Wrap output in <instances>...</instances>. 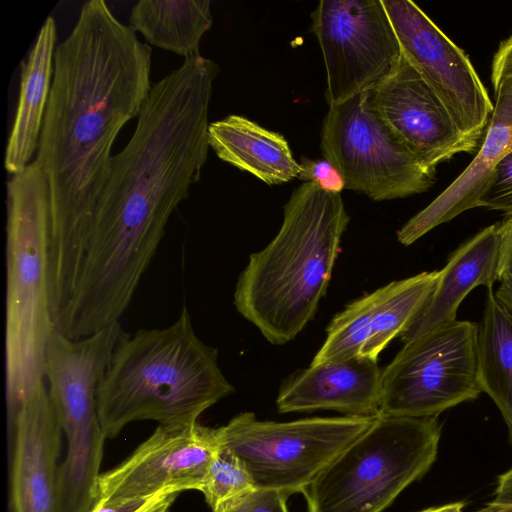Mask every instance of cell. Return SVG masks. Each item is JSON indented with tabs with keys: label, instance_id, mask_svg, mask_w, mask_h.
I'll use <instances>...</instances> for the list:
<instances>
[{
	"label": "cell",
	"instance_id": "484cf974",
	"mask_svg": "<svg viewBox=\"0 0 512 512\" xmlns=\"http://www.w3.org/2000/svg\"><path fill=\"white\" fill-rule=\"evenodd\" d=\"M286 494L269 489H253L212 512H289Z\"/></svg>",
	"mask_w": 512,
	"mask_h": 512
},
{
	"label": "cell",
	"instance_id": "5b68a950",
	"mask_svg": "<svg viewBox=\"0 0 512 512\" xmlns=\"http://www.w3.org/2000/svg\"><path fill=\"white\" fill-rule=\"evenodd\" d=\"M51 195L31 162L7 183L5 382L8 422L45 378L56 319L50 275Z\"/></svg>",
	"mask_w": 512,
	"mask_h": 512
},
{
	"label": "cell",
	"instance_id": "2e32d148",
	"mask_svg": "<svg viewBox=\"0 0 512 512\" xmlns=\"http://www.w3.org/2000/svg\"><path fill=\"white\" fill-rule=\"evenodd\" d=\"M14 434L13 512H58L61 428L42 383L8 423Z\"/></svg>",
	"mask_w": 512,
	"mask_h": 512
},
{
	"label": "cell",
	"instance_id": "7c38bea8",
	"mask_svg": "<svg viewBox=\"0 0 512 512\" xmlns=\"http://www.w3.org/2000/svg\"><path fill=\"white\" fill-rule=\"evenodd\" d=\"M381 1L404 57L441 99L461 132L482 142L494 105L468 56L414 2Z\"/></svg>",
	"mask_w": 512,
	"mask_h": 512
},
{
	"label": "cell",
	"instance_id": "4316f807",
	"mask_svg": "<svg viewBox=\"0 0 512 512\" xmlns=\"http://www.w3.org/2000/svg\"><path fill=\"white\" fill-rule=\"evenodd\" d=\"M298 179L311 182L321 189L340 194L345 189V181L340 171L326 158L306 159L301 163Z\"/></svg>",
	"mask_w": 512,
	"mask_h": 512
},
{
	"label": "cell",
	"instance_id": "ac0fdd59",
	"mask_svg": "<svg viewBox=\"0 0 512 512\" xmlns=\"http://www.w3.org/2000/svg\"><path fill=\"white\" fill-rule=\"evenodd\" d=\"M494 90V110L476 156L443 192L397 231L402 245L409 246L440 224L479 207L495 167L512 151V78L502 79Z\"/></svg>",
	"mask_w": 512,
	"mask_h": 512
},
{
	"label": "cell",
	"instance_id": "277c9868",
	"mask_svg": "<svg viewBox=\"0 0 512 512\" xmlns=\"http://www.w3.org/2000/svg\"><path fill=\"white\" fill-rule=\"evenodd\" d=\"M234 390L220 369L218 351L197 336L183 306L169 327L121 335L97 388V411L106 438H114L139 420L161 426L198 423Z\"/></svg>",
	"mask_w": 512,
	"mask_h": 512
},
{
	"label": "cell",
	"instance_id": "8992f818",
	"mask_svg": "<svg viewBox=\"0 0 512 512\" xmlns=\"http://www.w3.org/2000/svg\"><path fill=\"white\" fill-rule=\"evenodd\" d=\"M437 417L378 413L373 424L304 490L308 512H383L433 465Z\"/></svg>",
	"mask_w": 512,
	"mask_h": 512
},
{
	"label": "cell",
	"instance_id": "3957f363",
	"mask_svg": "<svg viewBox=\"0 0 512 512\" xmlns=\"http://www.w3.org/2000/svg\"><path fill=\"white\" fill-rule=\"evenodd\" d=\"M349 220L340 194L304 182L285 204L276 236L250 255L234 305L271 344L290 342L315 316Z\"/></svg>",
	"mask_w": 512,
	"mask_h": 512
},
{
	"label": "cell",
	"instance_id": "d6a6232c",
	"mask_svg": "<svg viewBox=\"0 0 512 512\" xmlns=\"http://www.w3.org/2000/svg\"><path fill=\"white\" fill-rule=\"evenodd\" d=\"M496 298L512 312V282H500L495 291Z\"/></svg>",
	"mask_w": 512,
	"mask_h": 512
},
{
	"label": "cell",
	"instance_id": "83f0119b",
	"mask_svg": "<svg viewBox=\"0 0 512 512\" xmlns=\"http://www.w3.org/2000/svg\"><path fill=\"white\" fill-rule=\"evenodd\" d=\"M499 254L497 280L512 282V216H506L498 223Z\"/></svg>",
	"mask_w": 512,
	"mask_h": 512
},
{
	"label": "cell",
	"instance_id": "8fae6325",
	"mask_svg": "<svg viewBox=\"0 0 512 512\" xmlns=\"http://www.w3.org/2000/svg\"><path fill=\"white\" fill-rule=\"evenodd\" d=\"M311 16L329 107L381 83L399 66L401 46L381 0H321Z\"/></svg>",
	"mask_w": 512,
	"mask_h": 512
},
{
	"label": "cell",
	"instance_id": "5bb4252c",
	"mask_svg": "<svg viewBox=\"0 0 512 512\" xmlns=\"http://www.w3.org/2000/svg\"><path fill=\"white\" fill-rule=\"evenodd\" d=\"M366 93L375 113L430 171L435 172L437 165L454 155L480 146L461 132L444 103L404 55L395 72Z\"/></svg>",
	"mask_w": 512,
	"mask_h": 512
},
{
	"label": "cell",
	"instance_id": "4dcf8cb0",
	"mask_svg": "<svg viewBox=\"0 0 512 512\" xmlns=\"http://www.w3.org/2000/svg\"><path fill=\"white\" fill-rule=\"evenodd\" d=\"M494 504H512V468L498 477Z\"/></svg>",
	"mask_w": 512,
	"mask_h": 512
},
{
	"label": "cell",
	"instance_id": "52a82bcc",
	"mask_svg": "<svg viewBox=\"0 0 512 512\" xmlns=\"http://www.w3.org/2000/svg\"><path fill=\"white\" fill-rule=\"evenodd\" d=\"M123 331L115 322L72 340L58 328L46 350L45 378L67 454L58 469V512H88L97 501V485L106 436L96 393Z\"/></svg>",
	"mask_w": 512,
	"mask_h": 512
},
{
	"label": "cell",
	"instance_id": "7402d4cb",
	"mask_svg": "<svg viewBox=\"0 0 512 512\" xmlns=\"http://www.w3.org/2000/svg\"><path fill=\"white\" fill-rule=\"evenodd\" d=\"M212 23L209 0H139L129 16L131 29L148 43L185 59L200 55V41Z\"/></svg>",
	"mask_w": 512,
	"mask_h": 512
},
{
	"label": "cell",
	"instance_id": "ba28073f",
	"mask_svg": "<svg viewBox=\"0 0 512 512\" xmlns=\"http://www.w3.org/2000/svg\"><path fill=\"white\" fill-rule=\"evenodd\" d=\"M378 415V414H377ZM373 416L261 421L244 412L216 428L220 445L233 452L255 488L303 493L316 477L374 422Z\"/></svg>",
	"mask_w": 512,
	"mask_h": 512
},
{
	"label": "cell",
	"instance_id": "ffe728a7",
	"mask_svg": "<svg viewBox=\"0 0 512 512\" xmlns=\"http://www.w3.org/2000/svg\"><path fill=\"white\" fill-rule=\"evenodd\" d=\"M56 37V23L49 16L22 65L18 106L4 157V167L12 175L23 171L38 149L52 83Z\"/></svg>",
	"mask_w": 512,
	"mask_h": 512
},
{
	"label": "cell",
	"instance_id": "603a6c76",
	"mask_svg": "<svg viewBox=\"0 0 512 512\" xmlns=\"http://www.w3.org/2000/svg\"><path fill=\"white\" fill-rule=\"evenodd\" d=\"M476 363L481 392L490 396L508 428L512 446V312L487 289L477 324Z\"/></svg>",
	"mask_w": 512,
	"mask_h": 512
},
{
	"label": "cell",
	"instance_id": "4fadbf2b",
	"mask_svg": "<svg viewBox=\"0 0 512 512\" xmlns=\"http://www.w3.org/2000/svg\"><path fill=\"white\" fill-rule=\"evenodd\" d=\"M219 446L216 428L159 425L126 460L100 474L97 501L200 491Z\"/></svg>",
	"mask_w": 512,
	"mask_h": 512
},
{
	"label": "cell",
	"instance_id": "f546056e",
	"mask_svg": "<svg viewBox=\"0 0 512 512\" xmlns=\"http://www.w3.org/2000/svg\"><path fill=\"white\" fill-rule=\"evenodd\" d=\"M507 77L512 78V34L500 44L494 55L491 68L493 87Z\"/></svg>",
	"mask_w": 512,
	"mask_h": 512
},
{
	"label": "cell",
	"instance_id": "7a4b0ae2",
	"mask_svg": "<svg viewBox=\"0 0 512 512\" xmlns=\"http://www.w3.org/2000/svg\"><path fill=\"white\" fill-rule=\"evenodd\" d=\"M152 49L103 0L86 1L55 50L35 161L51 195L50 275L59 313L71 297L118 133L152 88Z\"/></svg>",
	"mask_w": 512,
	"mask_h": 512
},
{
	"label": "cell",
	"instance_id": "44dd1931",
	"mask_svg": "<svg viewBox=\"0 0 512 512\" xmlns=\"http://www.w3.org/2000/svg\"><path fill=\"white\" fill-rule=\"evenodd\" d=\"M209 146L219 159L268 185L298 178L301 165L283 135L239 115L209 123Z\"/></svg>",
	"mask_w": 512,
	"mask_h": 512
},
{
	"label": "cell",
	"instance_id": "9c48e42d",
	"mask_svg": "<svg viewBox=\"0 0 512 512\" xmlns=\"http://www.w3.org/2000/svg\"><path fill=\"white\" fill-rule=\"evenodd\" d=\"M478 325L455 320L404 343L382 371L379 413L437 417L481 393L477 377Z\"/></svg>",
	"mask_w": 512,
	"mask_h": 512
},
{
	"label": "cell",
	"instance_id": "cb8c5ba5",
	"mask_svg": "<svg viewBox=\"0 0 512 512\" xmlns=\"http://www.w3.org/2000/svg\"><path fill=\"white\" fill-rule=\"evenodd\" d=\"M255 489L239 458L220 445L207 471L201 492L212 510L236 500Z\"/></svg>",
	"mask_w": 512,
	"mask_h": 512
},
{
	"label": "cell",
	"instance_id": "d6986e66",
	"mask_svg": "<svg viewBox=\"0 0 512 512\" xmlns=\"http://www.w3.org/2000/svg\"><path fill=\"white\" fill-rule=\"evenodd\" d=\"M498 223L463 242L438 271L435 288L413 325L401 339L408 342L456 320L458 308L477 286L492 288L497 281Z\"/></svg>",
	"mask_w": 512,
	"mask_h": 512
},
{
	"label": "cell",
	"instance_id": "6da1fadb",
	"mask_svg": "<svg viewBox=\"0 0 512 512\" xmlns=\"http://www.w3.org/2000/svg\"><path fill=\"white\" fill-rule=\"evenodd\" d=\"M217 64L187 58L155 83L123 150L112 158L76 287L57 316L76 340L119 322L172 213L208 157V111Z\"/></svg>",
	"mask_w": 512,
	"mask_h": 512
},
{
	"label": "cell",
	"instance_id": "d4e9b609",
	"mask_svg": "<svg viewBox=\"0 0 512 512\" xmlns=\"http://www.w3.org/2000/svg\"><path fill=\"white\" fill-rule=\"evenodd\" d=\"M479 207L498 210L512 216V151L495 167L479 199Z\"/></svg>",
	"mask_w": 512,
	"mask_h": 512
},
{
	"label": "cell",
	"instance_id": "e0dca14e",
	"mask_svg": "<svg viewBox=\"0 0 512 512\" xmlns=\"http://www.w3.org/2000/svg\"><path fill=\"white\" fill-rule=\"evenodd\" d=\"M382 371L377 360L364 357L310 364L284 380L277 409L280 413L334 410L345 416L377 415Z\"/></svg>",
	"mask_w": 512,
	"mask_h": 512
},
{
	"label": "cell",
	"instance_id": "1f68e13d",
	"mask_svg": "<svg viewBox=\"0 0 512 512\" xmlns=\"http://www.w3.org/2000/svg\"><path fill=\"white\" fill-rule=\"evenodd\" d=\"M178 493H167L140 512H168Z\"/></svg>",
	"mask_w": 512,
	"mask_h": 512
},
{
	"label": "cell",
	"instance_id": "836d02e7",
	"mask_svg": "<svg viewBox=\"0 0 512 512\" xmlns=\"http://www.w3.org/2000/svg\"><path fill=\"white\" fill-rule=\"evenodd\" d=\"M465 507L464 502H454L450 504H445L439 507L429 508L420 512H465L463 508Z\"/></svg>",
	"mask_w": 512,
	"mask_h": 512
},
{
	"label": "cell",
	"instance_id": "9a60e30c",
	"mask_svg": "<svg viewBox=\"0 0 512 512\" xmlns=\"http://www.w3.org/2000/svg\"><path fill=\"white\" fill-rule=\"evenodd\" d=\"M437 279V270L421 272L349 303L330 321L325 341L311 364L351 357L378 360L387 345L413 325Z\"/></svg>",
	"mask_w": 512,
	"mask_h": 512
},
{
	"label": "cell",
	"instance_id": "e575fe53",
	"mask_svg": "<svg viewBox=\"0 0 512 512\" xmlns=\"http://www.w3.org/2000/svg\"><path fill=\"white\" fill-rule=\"evenodd\" d=\"M478 512H512V504H494L490 502L489 505Z\"/></svg>",
	"mask_w": 512,
	"mask_h": 512
},
{
	"label": "cell",
	"instance_id": "30bf717a",
	"mask_svg": "<svg viewBox=\"0 0 512 512\" xmlns=\"http://www.w3.org/2000/svg\"><path fill=\"white\" fill-rule=\"evenodd\" d=\"M321 148L342 174L345 189L375 201L423 193L435 180V172L424 168L375 113L366 91L329 107Z\"/></svg>",
	"mask_w": 512,
	"mask_h": 512
},
{
	"label": "cell",
	"instance_id": "f1b7e54d",
	"mask_svg": "<svg viewBox=\"0 0 512 512\" xmlns=\"http://www.w3.org/2000/svg\"><path fill=\"white\" fill-rule=\"evenodd\" d=\"M167 493H161L145 498H134L115 501H97L95 505L92 507V509L88 512H140Z\"/></svg>",
	"mask_w": 512,
	"mask_h": 512
}]
</instances>
